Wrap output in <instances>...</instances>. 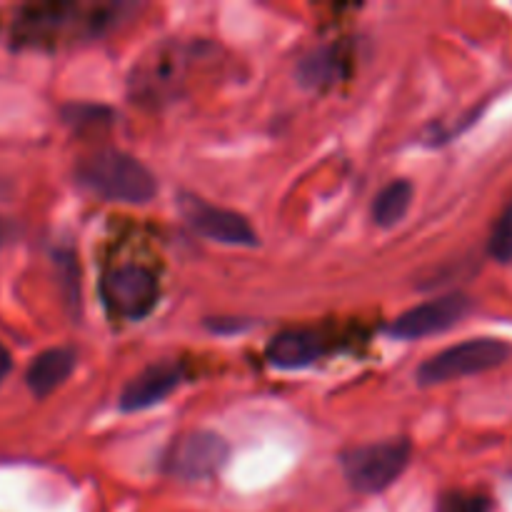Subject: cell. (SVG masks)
Here are the masks:
<instances>
[{
	"instance_id": "7a4b0ae2",
	"label": "cell",
	"mask_w": 512,
	"mask_h": 512,
	"mask_svg": "<svg viewBox=\"0 0 512 512\" xmlns=\"http://www.w3.org/2000/svg\"><path fill=\"white\" fill-rule=\"evenodd\" d=\"M75 180L98 198L143 205L158 193L155 175L133 155L115 148L95 150L75 165Z\"/></svg>"
},
{
	"instance_id": "52a82bcc",
	"label": "cell",
	"mask_w": 512,
	"mask_h": 512,
	"mask_svg": "<svg viewBox=\"0 0 512 512\" xmlns=\"http://www.w3.org/2000/svg\"><path fill=\"white\" fill-rule=\"evenodd\" d=\"M228 463V443L210 430H190L170 443L163 470L180 480L213 478Z\"/></svg>"
},
{
	"instance_id": "9c48e42d",
	"label": "cell",
	"mask_w": 512,
	"mask_h": 512,
	"mask_svg": "<svg viewBox=\"0 0 512 512\" xmlns=\"http://www.w3.org/2000/svg\"><path fill=\"white\" fill-rule=\"evenodd\" d=\"M470 310H473V300L468 295L450 293L410 308L408 313H403L390 325L388 333L400 340L430 338V335H440L445 330L455 328Z\"/></svg>"
},
{
	"instance_id": "7c38bea8",
	"label": "cell",
	"mask_w": 512,
	"mask_h": 512,
	"mask_svg": "<svg viewBox=\"0 0 512 512\" xmlns=\"http://www.w3.org/2000/svg\"><path fill=\"white\" fill-rule=\"evenodd\" d=\"M75 368V353L70 348H50L40 353L38 358L30 363L25 383L33 390L38 398H45L53 390H58L65 380L70 378Z\"/></svg>"
},
{
	"instance_id": "e0dca14e",
	"label": "cell",
	"mask_w": 512,
	"mask_h": 512,
	"mask_svg": "<svg viewBox=\"0 0 512 512\" xmlns=\"http://www.w3.org/2000/svg\"><path fill=\"white\" fill-rule=\"evenodd\" d=\"M65 120L75 128H83V125H108L110 123V113L105 108H98V105H68L63 110Z\"/></svg>"
},
{
	"instance_id": "ba28073f",
	"label": "cell",
	"mask_w": 512,
	"mask_h": 512,
	"mask_svg": "<svg viewBox=\"0 0 512 512\" xmlns=\"http://www.w3.org/2000/svg\"><path fill=\"white\" fill-rule=\"evenodd\" d=\"M178 208L183 213L185 223L203 238L233 245V248H255L258 245V235H255L253 225L248 223L245 215L235 213V210L210 205L208 200L198 198L193 193H180Z\"/></svg>"
},
{
	"instance_id": "5b68a950",
	"label": "cell",
	"mask_w": 512,
	"mask_h": 512,
	"mask_svg": "<svg viewBox=\"0 0 512 512\" xmlns=\"http://www.w3.org/2000/svg\"><path fill=\"white\" fill-rule=\"evenodd\" d=\"M510 358V345L495 338H475L433 355L418 368L420 385H443L450 380L485 373Z\"/></svg>"
},
{
	"instance_id": "8fae6325",
	"label": "cell",
	"mask_w": 512,
	"mask_h": 512,
	"mask_svg": "<svg viewBox=\"0 0 512 512\" xmlns=\"http://www.w3.org/2000/svg\"><path fill=\"white\" fill-rule=\"evenodd\" d=\"M325 353V340L315 330H283L268 343V363L278 370H303Z\"/></svg>"
},
{
	"instance_id": "9a60e30c",
	"label": "cell",
	"mask_w": 512,
	"mask_h": 512,
	"mask_svg": "<svg viewBox=\"0 0 512 512\" xmlns=\"http://www.w3.org/2000/svg\"><path fill=\"white\" fill-rule=\"evenodd\" d=\"M435 512H493V500L483 493L450 490V493L440 495Z\"/></svg>"
},
{
	"instance_id": "ac0fdd59",
	"label": "cell",
	"mask_w": 512,
	"mask_h": 512,
	"mask_svg": "<svg viewBox=\"0 0 512 512\" xmlns=\"http://www.w3.org/2000/svg\"><path fill=\"white\" fill-rule=\"evenodd\" d=\"M15 233H18V230H15V225L10 223V220L0 218V248H5L8 243H13Z\"/></svg>"
},
{
	"instance_id": "277c9868",
	"label": "cell",
	"mask_w": 512,
	"mask_h": 512,
	"mask_svg": "<svg viewBox=\"0 0 512 512\" xmlns=\"http://www.w3.org/2000/svg\"><path fill=\"white\" fill-rule=\"evenodd\" d=\"M413 455L408 440H383V443L360 445L340 458L348 485L358 493H383L405 473Z\"/></svg>"
},
{
	"instance_id": "d6986e66",
	"label": "cell",
	"mask_w": 512,
	"mask_h": 512,
	"mask_svg": "<svg viewBox=\"0 0 512 512\" xmlns=\"http://www.w3.org/2000/svg\"><path fill=\"white\" fill-rule=\"evenodd\" d=\"M10 368H13V358H10L8 350H5L3 345H0V383H3V380L8 378Z\"/></svg>"
},
{
	"instance_id": "2e32d148",
	"label": "cell",
	"mask_w": 512,
	"mask_h": 512,
	"mask_svg": "<svg viewBox=\"0 0 512 512\" xmlns=\"http://www.w3.org/2000/svg\"><path fill=\"white\" fill-rule=\"evenodd\" d=\"M488 253L498 263H512V203L505 208V213L500 215L493 233H490Z\"/></svg>"
},
{
	"instance_id": "6da1fadb",
	"label": "cell",
	"mask_w": 512,
	"mask_h": 512,
	"mask_svg": "<svg viewBox=\"0 0 512 512\" xmlns=\"http://www.w3.org/2000/svg\"><path fill=\"white\" fill-rule=\"evenodd\" d=\"M133 10L120 3H38L18 10L13 35L30 48H58L75 40L98 38L115 28L120 13Z\"/></svg>"
},
{
	"instance_id": "5bb4252c",
	"label": "cell",
	"mask_w": 512,
	"mask_h": 512,
	"mask_svg": "<svg viewBox=\"0 0 512 512\" xmlns=\"http://www.w3.org/2000/svg\"><path fill=\"white\" fill-rule=\"evenodd\" d=\"M410 203H413V183L410 180H393L375 198L373 220L380 228H393L405 218Z\"/></svg>"
},
{
	"instance_id": "30bf717a",
	"label": "cell",
	"mask_w": 512,
	"mask_h": 512,
	"mask_svg": "<svg viewBox=\"0 0 512 512\" xmlns=\"http://www.w3.org/2000/svg\"><path fill=\"white\" fill-rule=\"evenodd\" d=\"M183 383V365L165 360L145 368L143 373L135 375L120 393V410L125 413H138L153 405L163 403L178 385Z\"/></svg>"
},
{
	"instance_id": "3957f363",
	"label": "cell",
	"mask_w": 512,
	"mask_h": 512,
	"mask_svg": "<svg viewBox=\"0 0 512 512\" xmlns=\"http://www.w3.org/2000/svg\"><path fill=\"white\" fill-rule=\"evenodd\" d=\"M210 45H183V43H165L155 48L153 53L145 55L133 70L130 78V90L140 103H168L178 98L190 83V70L203 60Z\"/></svg>"
},
{
	"instance_id": "4fadbf2b",
	"label": "cell",
	"mask_w": 512,
	"mask_h": 512,
	"mask_svg": "<svg viewBox=\"0 0 512 512\" xmlns=\"http://www.w3.org/2000/svg\"><path fill=\"white\" fill-rule=\"evenodd\" d=\"M348 65V55L338 45H328V48H318L303 58L298 68V78L305 88L310 90H323L328 85L338 83L340 75L345 73Z\"/></svg>"
},
{
	"instance_id": "8992f818",
	"label": "cell",
	"mask_w": 512,
	"mask_h": 512,
	"mask_svg": "<svg viewBox=\"0 0 512 512\" xmlns=\"http://www.w3.org/2000/svg\"><path fill=\"white\" fill-rule=\"evenodd\" d=\"M100 295L113 318L143 320L158 305L160 285L145 265H120L105 275Z\"/></svg>"
}]
</instances>
